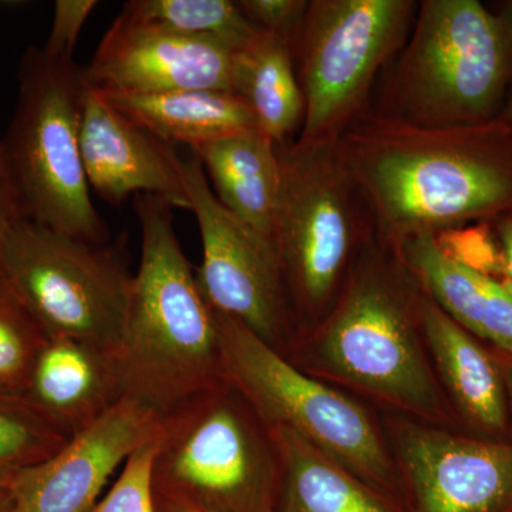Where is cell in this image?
<instances>
[{
	"label": "cell",
	"mask_w": 512,
	"mask_h": 512,
	"mask_svg": "<svg viewBox=\"0 0 512 512\" xmlns=\"http://www.w3.org/2000/svg\"><path fill=\"white\" fill-rule=\"evenodd\" d=\"M375 224L396 251L407 239L493 221L512 208V119L420 128L367 110L338 141Z\"/></svg>",
	"instance_id": "1"
},
{
	"label": "cell",
	"mask_w": 512,
	"mask_h": 512,
	"mask_svg": "<svg viewBox=\"0 0 512 512\" xmlns=\"http://www.w3.org/2000/svg\"><path fill=\"white\" fill-rule=\"evenodd\" d=\"M421 286L393 249L367 247L322 322L296 340L299 369L375 397L413 419L456 430L419 322Z\"/></svg>",
	"instance_id": "2"
},
{
	"label": "cell",
	"mask_w": 512,
	"mask_h": 512,
	"mask_svg": "<svg viewBox=\"0 0 512 512\" xmlns=\"http://www.w3.org/2000/svg\"><path fill=\"white\" fill-rule=\"evenodd\" d=\"M141 254L117 362L123 399L160 416L225 380L214 309L185 256L173 207L137 195Z\"/></svg>",
	"instance_id": "3"
},
{
	"label": "cell",
	"mask_w": 512,
	"mask_h": 512,
	"mask_svg": "<svg viewBox=\"0 0 512 512\" xmlns=\"http://www.w3.org/2000/svg\"><path fill=\"white\" fill-rule=\"evenodd\" d=\"M384 80L377 116L420 128L500 119L512 86V28L478 0H423Z\"/></svg>",
	"instance_id": "4"
},
{
	"label": "cell",
	"mask_w": 512,
	"mask_h": 512,
	"mask_svg": "<svg viewBox=\"0 0 512 512\" xmlns=\"http://www.w3.org/2000/svg\"><path fill=\"white\" fill-rule=\"evenodd\" d=\"M276 147L281 192L274 247L299 338L332 311L376 232L338 143L295 138Z\"/></svg>",
	"instance_id": "5"
},
{
	"label": "cell",
	"mask_w": 512,
	"mask_h": 512,
	"mask_svg": "<svg viewBox=\"0 0 512 512\" xmlns=\"http://www.w3.org/2000/svg\"><path fill=\"white\" fill-rule=\"evenodd\" d=\"M158 497L205 512H276L281 457L271 427L227 379L161 416Z\"/></svg>",
	"instance_id": "6"
},
{
	"label": "cell",
	"mask_w": 512,
	"mask_h": 512,
	"mask_svg": "<svg viewBox=\"0 0 512 512\" xmlns=\"http://www.w3.org/2000/svg\"><path fill=\"white\" fill-rule=\"evenodd\" d=\"M84 90L83 67L73 59L26 47L15 111L0 141L28 220L107 244L109 229L94 207L80 147Z\"/></svg>",
	"instance_id": "7"
},
{
	"label": "cell",
	"mask_w": 512,
	"mask_h": 512,
	"mask_svg": "<svg viewBox=\"0 0 512 512\" xmlns=\"http://www.w3.org/2000/svg\"><path fill=\"white\" fill-rule=\"evenodd\" d=\"M214 309V308H212ZM224 376L269 427L291 430L372 488L393 490L397 467L369 413L215 311Z\"/></svg>",
	"instance_id": "8"
},
{
	"label": "cell",
	"mask_w": 512,
	"mask_h": 512,
	"mask_svg": "<svg viewBox=\"0 0 512 512\" xmlns=\"http://www.w3.org/2000/svg\"><path fill=\"white\" fill-rule=\"evenodd\" d=\"M419 3L309 0L291 45L305 100L299 141L338 143L370 109L377 77L406 43Z\"/></svg>",
	"instance_id": "9"
},
{
	"label": "cell",
	"mask_w": 512,
	"mask_h": 512,
	"mask_svg": "<svg viewBox=\"0 0 512 512\" xmlns=\"http://www.w3.org/2000/svg\"><path fill=\"white\" fill-rule=\"evenodd\" d=\"M120 248L23 218L3 241L0 275L47 336L84 340L117 355L133 286Z\"/></svg>",
	"instance_id": "10"
},
{
	"label": "cell",
	"mask_w": 512,
	"mask_h": 512,
	"mask_svg": "<svg viewBox=\"0 0 512 512\" xmlns=\"http://www.w3.org/2000/svg\"><path fill=\"white\" fill-rule=\"evenodd\" d=\"M181 170L200 228L202 262L195 275L205 298L286 356L298 332L274 244L222 207L194 154L181 160Z\"/></svg>",
	"instance_id": "11"
},
{
	"label": "cell",
	"mask_w": 512,
	"mask_h": 512,
	"mask_svg": "<svg viewBox=\"0 0 512 512\" xmlns=\"http://www.w3.org/2000/svg\"><path fill=\"white\" fill-rule=\"evenodd\" d=\"M389 433L417 512H512V440L407 417L390 420Z\"/></svg>",
	"instance_id": "12"
},
{
	"label": "cell",
	"mask_w": 512,
	"mask_h": 512,
	"mask_svg": "<svg viewBox=\"0 0 512 512\" xmlns=\"http://www.w3.org/2000/svg\"><path fill=\"white\" fill-rule=\"evenodd\" d=\"M241 52L217 40L177 35L120 13L83 74L90 87L107 92L235 94Z\"/></svg>",
	"instance_id": "13"
},
{
	"label": "cell",
	"mask_w": 512,
	"mask_h": 512,
	"mask_svg": "<svg viewBox=\"0 0 512 512\" xmlns=\"http://www.w3.org/2000/svg\"><path fill=\"white\" fill-rule=\"evenodd\" d=\"M161 416L121 399L92 426L9 485L13 512H89L114 471L157 439Z\"/></svg>",
	"instance_id": "14"
},
{
	"label": "cell",
	"mask_w": 512,
	"mask_h": 512,
	"mask_svg": "<svg viewBox=\"0 0 512 512\" xmlns=\"http://www.w3.org/2000/svg\"><path fill=\"white\" fill-rule=\"evenodd\" d=\"M80 147L90 188L121 204L131 195H154L190 211L181 158L174 147L148 133L86 83Z\"/></svg>",
	"instance_id": "15"
},
{
	"label": "cell",
	"mask_w": 512,
	"mask_h": 512,
	"mask_svg": "<svg viewBox=\"0 0 512 512\" xmlns=\"http://www.w3.org/2000/svg\"><path fill=\"white\" fill-rule=\"evenodd\" d=\"M419 322L431 365L464 433L508 440L507 396L493 349L457 325L424 291Z\"/></svg>",
	"instance_id": "16"
},
{
	"label": "cell",
	"mask_w": 512,
	"mask_h": 512,
	"mask_svg": "<svg viewBox=\"0 0 512 512\" xmlns=\"http://www.w3.org/2000/svg\"><path fill=\"white\" fill-rule=\"evenodd\" d=\"M23 399L70 440L123 399L117 355L84 340L47 336Z\"/></svg>",
	"instance_id": "17"
},
{
	"label": "cell",
	"mask_w": 512,
	"mask_h": 512,
	"mask_svg": "<svg viewBox=\"0 0 512 512\" xmlns=\"http://www.w3.org/2000/svg\"><path fill=\"white\" fill-rule=\"evenodd\" d=\"M396 252L441 311L485 345L512 356V296L503 281L454 264L431 234L407 239Z\"/></svg>",
	"instance_id": "18"
},
{
	"label": "cell",
	"mask_w": 512,
	"mask_h": 512,
	"mask_svg": "<svg viewBox=\"0 0 512 512\" xmlns=\"http://www.w3.org/2000/svg\"><path fill=\"white\" fill-rule=\"evenodd\" d=\"M225 210L274 244L281 192L278 147L259 130L217 138L190 148Z\"/></svg>",
	"instance_id": "19"
},
{
	"label": "cell",
	"mask_w": 512,
	"mask_h": 512,
	"mask_svg": "<svg viewBox=\"0 0 512 512\" xmlns=\"http://www.w3.org/2000/svg\"><path fill=\"white\" fill-rule=\"evenodd\" d=\"M99 92L128 120L173 147L184 144L192 148L217 138L258 130L251 109L234 93L218 90Z\"/></svg>",
	"instance_id": "20"
},
{
	"label": "cell",
	"mask_w": 512,
	"mask_h": 512,
	"mask_svg": "<svg viewBox=\"0 0 512 512\" xmlns=\"http://www.w3.org/2000/svg\"><path fill=\"white\" fill-rule=\"evenodd\" d=\"M281 457L276 512H394L375 488L291 430L271 427Z\"/></svg>",
	"instance_id": "21"
},
{
	"label": "cell",
	"mask_w": 512,
	"mask_h": 512,
	"mask_svg": "<svg viewBox=\"0 0 512 512\" xmlns=\"http://www.w3.org/2000/svg\"><path fill=\"white\" fill-rule=\"evenodd\" d=\"M235 94L247 103L256 126L275 144L295 140L305 117V100L291 45L259 32L241 52Z\"/></svg>",
	"instance_id": "22"
},
{
	"label": "cell",
	"mask_w": 512,
	"mask_h": 512,
	"mask_svg": "<svg viewBox=\"0 0 512 512\" xmlns=\"http://www.w3.org/2000/svg\"><path fill=\"white\" fill-rule=\"evenodd\" d=\"M121 15L167 32L217 40L244 50L255 29L231 0H130Z\"/></svg>",
	"instance_id": "23"
},
{
	"label": "cell",
	"mask_w": 512,
	"mask_h": 512,
	"mask_svg": "<svg viewBox=\"0 0 512 512\" xmlns=\"http://www.w3.org/2000/svg\"><path fill=\"white\" fill-rule=\"evenodd\" d=\"M23 397L0 393V487L43 463L67 443Z\"/></svg>",
	"instance_id": "24"
},
{
	"label": "cell",
	"mask_w": 512,
	"mask_h": 512,
	"mask_svg": "<svg viewBox=\"0 0 512 512\" xmlns=\"http://www.w3.org/2000/svg\"><path fill=\"white\" fill-rule=\"evenodd\" d=\"M47 335L0 275V393L23 397Z\"/></svg>",
	"instance_id": "25"
},
{
	"label": "cell",
	"mask_w": 512,
	"mask_h": 512,
	"mask_svg": "<svg viewBox=\"0 0 512 512\" xmlns=\"http://www.w3.org/2000/svg\"><path fill=\"white\" fill-rule=\"evenodd\" d=\"M441 254L476 274L504 281L500 244L490 221L473 222L433 235Z\"/></svg>",
	"instance_id": "26"
},
{
	"label": "cell",
	"mask_w": 512,
	"mask_h": 512,
	"mask_svg": "<svg viewBox=\"0 0 512 512\" xmlns=\"http://www.w3.org/2000/svg\"><path fill=\"white\" fill-rule=\"evenodd\" d=\"M154 453L156 440L131 454L109 493L89 512H157L153 487Z\"/></svg>",
	"instance_id": "27"
},
{
	"label": "cell",
	"mask_w": 512,
	"mask_h": 512,
	"mask_svg": "<svg viewBox=\"0 0 512 512\" xmlns=\"http://www.w3.org/2000/svg\"><path fill=\"white\" fill-rule=\"evenodd\" d=\"M242 15L259 32L271 33L292 45L309 8V0H239Z\"/></svg>",
	"instance_id": "28"
},
{
	"label": "cell",
	"mask_w": 512,
	"mask_h": 512,
	"mask_svg": "<svg viewBox=\"0 0 512 512\" xmlns=\"http://www.w3.org/2000/svg\"><path fill=\"white\" fill-rule=\"evenodd\" d=\"M97 6V0H56L49 36L42 46L47 55L73 59L84 25Z\"/></svg>",
	"instance_id": "29"
},
{
	"label": "cell",
	"mask_w": 512,
	"mask_h": 512,
	"mask_svg": "<svg viewBox=\"0 0 512 512\" xmlns=\"http://www.w3.org/2000/svg\"><path fill=\"white\" fill-rule=\"evenodd\" d=\"M25 217L22 202H20L18 191L10 177L5 154H3L2 141H0V251L3 241L13 225L18 224Z\"/></svg>",
	"instance_id": "30"
},
{
	"label": "cell",
	"mask_w": 512,
	"mask_h": 512,
	"mask_svg": "<svg viewBox=\"0 0 512 512\" xmlns=\"http://www.w3.org/2000/svg\"><path fill=\"white\" fill-rule=\"evenodd\" d=\"M490 222L503 255L504 281L512 282V208Z\"/></svg>",
	"instance_id": "31"
},
{
	"label": "cell",
	"mask_w": 512,
	"mask_h": 512,
	"mask_svg": "<svg viewBox=\"0 0 512 512\" xmlns=\"http://www.w3.org/2000/svg\"><path fill=\"white\" fill-rule=\"evenodd\" d=\"M493 349L495 357H497L498 365L503 373L505 396H507L508 409V440H512V356L500 350Z\"/></svg>",
	"instance_id": "32"
},
{
	"label": "cell",
	"mask_w": 512,
	"mask_h": 512,
	"mask_svg": "<svg viewBox=\"0 0 512 512\" xmlns=\"http://www.w3.org/2000/svg\"><path fill=\"white\" fill-rule=\"evenodd\" d=\"M157 512H205L198 508L191 507L178 501L168 500V498L158 497L156 495Z\"/></svg>",
	"instance_id": "33"
},
{
	"label": "cell",
	"mask_w": 512,
	"mask_h": 512,
	"mask_svg": "<svg viewBox=\"0 0 512 512\" xmlns=\"http://www.w3.org/2000/svg\"><path fill=\"white\" fill-rule=\"evenodd\" d=\"M494 10H497V12L500 13V15H503L504 18L507 19V22L510 23V26L512 28V0L497 3V6H495ZM503 116L508 117V119H512V86Z\"/></svg>",
	"instance_id": "34"
},
{
	"label": "cell",
	"mask_w": 512,
	"mask_h": 512,
	"mask_svg": "<svg viewBox=\"0 0 512 512\" xmlns=\"http://www.w3.org/2000/svg\"><path fill=\"white\" fill-rule=\"evenodd\" d=\"M0 512H13V500L9 487H0Z\"/></svg>",
	"instance_id": "35"
}]
</instances>
